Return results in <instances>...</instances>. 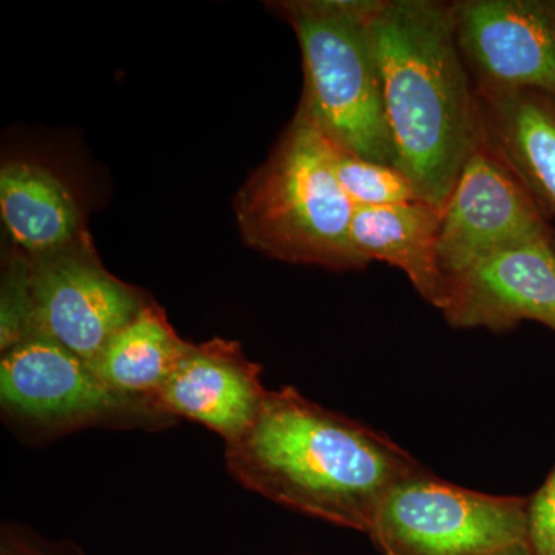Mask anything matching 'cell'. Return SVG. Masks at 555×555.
I'll use <instances>...</instances> for the list:
<instances>
[{
  "label": "cell",
  "instance_id": "cell-1",
  "mask_svg": "<svg viewBox=\"0 0 555 555\" xmlns=\"http://www.w3.org/2000/svg\"><path fill=\"white\" fill-rule=\"evenodd\" d=\"M225 465L270 502L366 534L387 494L422 469L385 434L292 386L269 390L254 425L225 443Z\"/></svg>",
  "mask_w": 555,
  "mask_h": 555
},
{
  "label": "cell",
  "instance_id": "cell-2",
  "mask_svg": "<svg viewBox=\"0 0 555 555\" xmlns=\"http://www.w3.org/2000/svg\"><path fill=\"white\" fill-rule=\"evenodd\" d=\"M396 167L443 211L481 142L473 78L456 46L451 3L383 0L372 20Z\"/></svg>",
  "mask_w": 555,
  "mask_h": 555
},
{
  "label": "cell",
  "instance_id": "cell-3",
  "mask_svg": "<svg viewBox=\"0 0 555 555\" xmlns=\"http://www.w3.org/2000/svg\"><path fill=\"white\" fill-rule=\"evenodd\" d=\"M248 246L291 264L366 269L350 240L356 206L332 167L331 144L298 105L266 163L235 199Z\"/></svg>",
  "mask_w": 555,
  "mask_h": 555
},
{
  "label": "cell",
  "instance_id": "cell-4",
  "mask_svg": "<svg viewBox=\"0 0 555 555\" xmlns=\"http://www.w3.org/2000/svg\"><path fill=\"white\" fill-rule=\"evenodd\" d=\"M383 0H287L273 9L301 49V105L324 138L360 158L396 166L372 20Z\"/></svg>",
  "mask_w": 555,
  "mask_h": 555
},
{
  "label": "cell",
  "instance_id": "cell-5",
  "mask_svg": "<svg viewBox=\"0 0 555 555\" xmlns=\"http://www.w3.org/2000/svg\"><path fill=\"white\" fill-rule=\"evenodd\" d=\"M150 301L101 264L89 236L51 254L20 255L2 287V352L38 337L94 364Z\"/></svg>",
  "mask_w": 555,
  "mask_h": 555
},
{
  "label": "cell",
  "instance_id": "cell-6",
  "mask_svg": "<svg viewBox=\"0 0 555 555\" xmlns=\"http://www.w3.org/2000/svg\"><path fill=\"white\" fill-rule=\"evenodd\" d=\"M383 555H485L529 542L528 499L483 494L418 469L367 532Z\"/></svg>",
  "mask_w": 555,
  "mask_h": 555
},
{
  "label": "cell",
  "instance_id": "cell-7",
  "mask_svg": "<svg viewBox=\"0 0 555 555\" xmlns=\"http://www.w3.org/2000/svg\"><path fill=\"white\" fill-rule=\"evenodd\" d=\"M2 353L3 412L40 436H61L86 427H159L175 422L158 404L112 389L90 363L50 339L27 338Z\"/></svg>",
  "mask_w": 555,
  "mask_h": 555
},
{
  "label": "cell",
  "instance_id": "cell-8",
  "mask_svg": "<svg viewBox=\"0 0 555 555\" xmlns=\"http://www.w3.org/2000/svg\"><path fill=\"white\" fill-rule=\"evenodd\" d=\"M451 16L478 94L555 96V0H459Z\"/></svg>",
  "mask_w": 555,
  "mask_h": 555
},
{
  "label": "cell",
  "instance_id": "cell-9",
  "mask_svg": "<svg viewBox=\"0 0 555 555\" xmlns=\"http://www.w3.org/2000/svg\"><path fill=\"white\" fill-rule=\"evenodd\" d=\"M537 241L555 243L546 215L481 139L441 215L438 261L443 278L496 251Z\"/></svg>",
  "mask_w": 555,
  "mask_h": 555
},
{
  "label": "cell",
  "instance_id": "cell-10",
  "mask_svg": "<svg viewBox=\"0 0 555 555\" xmlns=\"http://www.w3.org/2000/svg\"><path fill=\"white\" fill-rule=\"evenodd\" d=\"M440 310L455 328L502 334L534 321L555 332V243L505 248L444 278Z\"/></svg>",
  "mask_w": 555,
  "mask_h": 555
},
{
  "label": "cell",
  "instance_id": "cell-11",
  "mask_svg": "<svg viewBox=\"0 0 555 555\" xmlns=\"http://www.w3.org/2000/svg\"><path fill=\"white\" fill-rule=\"evenodd\" d=\"M268 393L261 366L248 360L243 346L214 338L193 343L160 390L158 406L171 418L199 423L230 443L254 425Z\"/></svg>",
  "mask_w": 555,
  "mask_h": 555
},
{
  "label": "cell",
  "instance_id": "cell-12",
  "mask_svg": "<svg viewBox=\"0 0 555 555\" xmlns=\"http://www.w3.org/2000/svg\"><path fill=\"white\" fill-rule=\"evenodd\" d=\"M481 139L555 215V96L540 91L478 94Z\"/></svg>",
  "mask_w": 555,
  "mask_h": 555
},
{
  "label": "cell",
  "instance_id": "cell-13",
  "mask_svg": "<svg viewBox=\"0 0 555 555\" xmlns=\"http://www.w3.org/2000/svg\"><path fill=\"white\" fill-rule=\"evenodd\" d=\"M441 215L425 201L356 207L350 240L364 268L386 262L404 272L420 297L440 310L444 278L438 261Z\"/></svg>",
  "mask_w": 555,
  "mask_h": 555
},
{
  "label": "cell",
  "instance_id": "cell-14",
  "mask_svg": "<svg viewBox=\"0 0 555 555\" xmlns=\"http://www.w3.org/2000/svg\"><path fill=\"white\" fill-rule=\"evenodd\" d=\"M0 210L11 238L25 255L51 254L87 235L72 192L60 178L36 164L2 167Z\"/></svg>",
  "mask_w": 555,
  "mask_h": 555
},
{
  "label": "cell",
  "instance_id": "cell-15",
  "mask_svg": "<svg viewBox=\"0 0 555 555\" xmlns=\"http://www.w3.org/2000/svg\"><path fill=\"white\" fill-rule=\"evenodd\" d=\"M171 326L163 308L150 299L137 317L120 328L100 358L94 372L124 396L158 404L160 390L192 349Z\"/></svg>",
  "mask_w": 555,
  "mask_h": 555
},
{
  "label": "cell",
  "instance_id": "cell-16",
  "mask_svg": "<svg viewBox=\"0 0 555 555\" xmlns=\"http://www.w3.org/2000/svg\"><path fill=\"white\" fill-rule=\"evenodd\" d=\"M331 156L335 177L356 207L396 206L422 201L406 175L396 166L350 155L332 144Z\"/></svg>",
  "mask_w": 555,
  "mask_h": 555
},
{
  "label": "cell",
  "instance_id": "cell-17",
  "mask_svg": "<svg viewBox=\"0 0 555 555\" xmlns=\"http://www.w3.org/2000/svg\"><path fill=\"white\" fill-rule=\"evenodd\" d=\"M529 546L534 555H555V466L528 499Z\"/></svg>",
  "mask_w": 555,
  "mask_h": 555
},
{
  "label": "cell",
  "instance_id": "cell-18",
  "mask_svg": "<svg viewBox=\"0 0 555 555\" xmlns=\"http://www.w3.org/2000/svg\"><path fill=\"white\" fill-rule=\"evenodd\" d=\"M485 555H534L532 554L531 546H529V542L518 543V545L503 547V550L494 551V553H489Z\"/></svg>",
  "mask_w": 555,
  "mask_h": 555
},
{
  "label": "cell",
  "instance_id": "cell-19",
  "mask_svg": "<svg viewBox=\"0 0 555 555\" xmlns=\"http://www.w3.org/2000/svg\"><path fill=\"white\" fill-rule=\"evenodd\" d=\"M3 555H40L36 553L31 547L22 545L20 542H13V540H9V545L3 547Z\"/></svg>",
  "mask_w": 555,
  "mask_h": 555
}]
</instances>
